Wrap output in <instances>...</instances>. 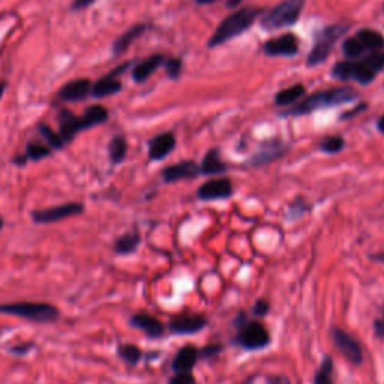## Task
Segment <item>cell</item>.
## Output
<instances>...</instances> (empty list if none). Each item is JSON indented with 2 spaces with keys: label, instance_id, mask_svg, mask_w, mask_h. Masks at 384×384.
Here are the masks:
<instances>
[{
  "label": "cell",
  "instance_id": "12",
  "mask_svg": "<svg viewBox=\"0 0 384 384\" xmlns=\"http://www.w3.org/2000/svg\"><path fill=\"white\" fill-rule=\"evenodd\" d=\"M231 194H233V185H231L230 179L226 177L209 180L197 191V197L203 201L228 198Z\"/></svg>",
  "mask_w": 384,
  "mask_h": 384
},
{
  "label": "cell",
  "instance_id": "16",
  "mask_svg": "<svg viewBox=\"0 0 384 384\" xmlns=\"http://www.w3.org/2000/svg\"><path fill=\"white\" fill-rule=\"evenodd\" d=\"M200 167L194 163V161H182V163L176 165H170L163 171V179L167 182V184H171V182H177V180H184V179H194L198 176Z\"/></svg>",
  "mask_w": 384,
  "mask_h": 384
},
{
  "label": "cell",
  "instance_id": "10",
  "mask_svg": "<svg viewBox=\"0 0 384 384\" xmlns=\"http://www.w3.org/2000/svg\"><path fill=\"white\" fill-rule=\"evenodd\" d=\"M128 66L129 64H124L111 71L110 74L101 77L96 83L92 84V94L90 95L101 99V98H107V96L119 94L120 90H122V83L117 80V75L122 74V71H125Z\"/></svg>",
  "mask_w": 384,
  "mask_h": 384
},
{
  "label": "cell",
  "instance_id": "8",
  "mask_svg": "<svg viewBox=\"0 0 384 384\" xmlns=\"http://www.w3.org/2000/svg\"><path fill=\"white\" fill-rule=\"evenodd\" d=\"M237 341L242 347H245L248 350H260L269 346L270 337L266 327L261 325L258 321H249L240 327Z\"/></svg>",
  "mask_w": 384,
  "mask_h": 384
},
{
  "label": "cell",
  "instance_id": "40",
  "mask_svg": "<svg viewBox=\"0 0 384 384\" xmlns=\"http://www.w3.org/2000/svg\"><path fill=\"white\" fill-rule=\"evenodd\" d=\"M267 384H290V380L287 377H274L267 380Z\"/></svg>",
  "mask_w": 384,
  "mask_h": 384
},
{
  "label": "cell",
  "instance_id": "7",
  "mask_svg": "<svg viewBox=\"0 0 384 384\" xmlns=\"http://www.w3.org/2000/svg\"><path fill=\"white\" fill-rule=\"evenodd\" d=\"M83 212H84V206L82 203H78V201H73V203H65L54 207L34 210L32 219L35 224H53V222L64 221L71 216L82 215Z\"/></svg>",
  "mask_w": 384,
  "mask_h": 384
},
{
  "label": "cell",
  "instance_id": "44",
  "mask_svg": "<svg viewBox=\"0 0 384 384\" xmlns=\"http://www.w3.org/2000/svg\"><path fill=\"white\" fill-rule=\"evenodd\" d=\"M198 3H212V2H216V0H197Z\"/></svg>",
  "mask_w": 384,
  "mask_h": 384
},
{
  "label": "cell",
  "instance_id": "22",
  "mask_svg": "<svg viewBox=\"0 0 384 384\" xmlns=\"http://www.w3.org/2000/svg\"><path fill=\"white\" fill-rule=\"evenodd\" d=\"M82 117V122H83V128L84 131L86 129H90V128H95L98 125H103L107 122L108 119V110L104 107V105H90Z\"/></svg>",
  "mask_w": 384,
  "mask_h": 384
},
{
  "label": "cell",
  "instance_id": "33",
  "mask_svg": "<svg viewBox=\"0 0 384 384\" xmlns=\"http://www.w3.org/2000/svg\"><path fill=\"white\" fill-rule=\"evenodd\" d=\"M342 50H344V54H346L348 59L359 57L363 52H365V48H363V45L360 44V41L356 36L346 39V43L342 45Z\"/></svg>",
  "mask_w": 384,
  "mask_h": 384
},
{
  "label": "cell",
  "instance_id": "27",
  "mask_svg": "<svg viewBox=\"0 0 384 384\" xmlns=\"http://www.w3.org/2000/svg\"><path fill=\"white\" fill-rule=\"evenodd\" d=\"M282 154H284V149H282V145H270L266 150L260 152L254 158L251 159L252 165H261V164H267L270 161H274L276 158H279Z\"/></svg>",
  "mask_w": 384,
  "mask_h": 384
},
{
  "label": "cell",
  "instance_id": "21",
  "mask_svg": "<svg viewBox=\"0 0 384 384\" xmlns=\"http://www.w3.org/2000/svg\"><path fill=\"white\" fill-rule=\"evenodd\" d=\"M198 350L192 346H186L184 348H180L177 356L173 360V369L175 372H191V369L194 368L195 362L198 359Z\"/></svg>",
  "mask_w": 384,
  "mask_h": 384
},
{
  "label": "cell",
  "instance_id": "14",
  "mask_svg": "<svg viewBox=\"0 0 384 384\" xmlns=\"http://www.w3.org/2000/svg\"><path fill=\"white\" fill-rule=\"evenodd\" d=\"M207 325L203 316H180L168 323V329L176 335H192Z\"/></svg>",
  "mask_w": 384,
  "mask_h": 384
},
{
  "label": "cell",
  "instance_id": "5",
  "mask_svg": "<svg viewBox=\"0 0 384 384\" xmlns=\"http://www.w3.org/2000/svg\"><path fill=\"white\" fill-rule=\"evenodd\" d=\"M346 32H347L346 26H332L323 30V32L317 36L314 48H312V52L308 57V65L316 66L325 62L332 52V47L338 41V38Z\"/></svg>",
  "mask_w": 384,
  "mask_h": 384
},
{
  "label": "cell",
  "instance_id": "9",
  "mask_svg": "<svg viewBox=\"0 0 384 384\" xmlns=\"http://www.w3.org/2000/svg\"><path fill=\"white\" fill-rule=\"evenodd\" d=\"M330 335H332L333 342H335V346L338 347V350L344 355V357H346L348 362H351L353 365H360L363 360V355H362V348L357 344V341L351 335H348L346 330L338 329V327H333Z\"/></svg>",
  "mask_w": 384,
  "mask_h": 384
},
{
  "label": "cell",
  "instance_id": "6",
  "mask_svg": "<svg viewBox=\"0 0 384 384\" xmlns=\"http://www.w3.org/2000/svg\"><path fill=\"white\" fill-rule=\"evenodd\" d=\"M333 75L339 80H356L362 84L371 83L377 75V71L374 69L367 59L355 62V60H348V62H339L333 68Z\"/></svg>",
  "mask_w": 384,
  "mask_h": 384
},
{
  "label": "cell",
  "instance_id": "17",
  "mask_svg": "<svg viewBox=\"0 0 384 384\" xmlns=\"http://www.w3.org/2000/svg\"><path fill=\"white\" fill-rule=\"evenodd\" d=\"M176 147V138L171 133L156 135L149 143V158L152 161H161L168 156Z\"/></svg>",
  "mask_w": 384,
  "mask_h": 384
},
{
  "label": "cell",
  "instance_id": "41",
  "mask_svg": "<svg viewBox=\"0 0 384 384\" xmlns=\"http://www.w3.org/2000/svg\"><path fill=\"white\" fill-rule=\"evenodd\" d=\"M219 350H221V347H218V346L216 347H206L201 353H206V356H209V355L214 356V355H212V353H218Z\"/></svg>",
  "mask_w": 384,
  "mask_h": 384
},
{
  "label": "cell",
  "instance_id": "30",
  "mask_svg": "<svg viewBox=\"0 0 384 384\" xmlns=\"http://www.w3.org/2000/svg\"><path fill=\"white\" fill-rule=\"evenodd\" d=\"M52 147L50 146H45V145H39V143H29L26 146V152H24V156L27 161H41L47 156L52 155Z\"/></svg>",
  "mask_w": 384,
  "mask_h": 384
},
{
  "label": "cell",
  "instance_id": "25",
  "mask_svg": "<svg viewBox=\"0 0 384 384\" xmlns=\"http://www.w3.org/2000/svg\"><path fill=\"white\" fill-rule=\"evenodd\" d=\"M140 242H141V239H140V235L137 233V231H131V233L120 236L115 244L116 254H119V256L133 254V252L137 251Z\"/></svg>",
  "mask_w": 384,
  "mask_h": 384
},
{
  "label": "cell",
  "instance_id": "2",
  "mask_svg": "<svg viewBox=\"0 0 384 384\" xmlns=\"http://www.w3.org/2000/svg\"><path fill=\"white\" fill-rule=\"evenodd\" d=\"M0 314L14 316L34 323H53L59 318V309L45 302H14L0 303Z\"/></svg>",
  "mask_w": 384,
  "mask_h": 384
},
{
  "label": "cell",
  "instance_id": "43",
  "mask_svg": "<svg viewBox=\"0 0 384 384\" xmlns=\"http://www.w3.org/2000/svg\"><path fill=\"white\" fill-rule=\"evenodd\" d=\"M378 129H380L381 133L384 134V116L380 119V122H378Z\"/></svg>",
  "mask_w": 384,
  "mask_h": 384
},
{
  "label": "cell",
  "instance_id": "15",
  "mask_svg": "<svg viewBox=\"0 0 384 384\" xmlns=\"http://www.w3.org/2000/svg\"><path fill=\"white\" fill-rule=\"evenodd\" d=\"M265 52L270 56H295L299 52V43L295 35H282L265 44Z\"/></svg>",
  "mask_w": 384,
  "mask_h": 384
},
{
  "label": "cell",
  "instance_id": "4",
  "mask_svg": "<svg viewBox=\"0 0 384 384\" xmlns=\"http://www.w3.org/2000/svg\"><path fill=\"white\" fill-rule=\"evenodd\" d=\"M305 5V0H286L261 20V26L267 30H276L295 24Z\"/></svg>",
  "mask_w": 384,
  "mask_h": 384
},
{
  "label": "cell",
  "instance_id": "18",
  "mask_svg": "<svg viewBox=\"0 0 384 384\" xmlns=\"http://www.w3.org/2000/svg\"><path fill=\"white\" fill-rule=\"evenodd\" d=\"M131 326L145 332L149 338H159L164 333V325L149 314H135L131 317Z\"/></svg>",
  "mask_w": 384,
  "mask_h": 384
},
{
  "label": "cell",
  "instance_id": "47",
  "mask_svg": "<svg viewBox=\"0 0 384 384\" xmlns=\"http://www.w3.org/2000/svg\"><path fill=\"white\" fill-rule=\"evenodd\" d=\"M383 327H384V321H383Z\"/></svg>",
  "mask_w": 384,
  "mask_h": 384
},
{
  "label": "cell",
  "instance_id": "45",
  "mask_svg": "<svg viewBox=\"0 0 384 384\" xmlns=\"http://www.w3.org/2000/svg\"><path fill=\"white\" fill-rule=\"evenodd\" d=\"M2 228H3V218L0 216V231H2Z\"/></svg>",
  "mask_w": 384,
  "mask_h": 384
},
{
  "label": "cell",
  "instance_id": "11",
  "mask_svg": "<svg viewBox=\"0 0 384 384\" xmlns=\"http://www.w3.org/2000/svg\"><path fill=\"white\" fill-rule=\"evenodd\" d=\"M92 84L94 83L89 78L73 80L59 90L57 98L65 103H80L92 94Z\"/></svg>",
  "mask_w": 384,
  "mask_h": 384
},
{
  "label": "cell",
  "instance_id": "36",
  "mask_svg": "<svg viewBox=\"0 0 384 384\" xmlns=\"http://www.w3.org/2000/svg\"><path fill=\"white\" fill-rule=\"evenodd\" d=\"M165 69H167V74L171 78H176L180 74L182 62H180L179 59H170V60H167V62H165Z\"/></svg>",
  "mask_w": 384,
  "mask_h": 384
},
{
  "label": "cell",
  "instance_id": "38",
  "mask_svg": "<svg viewBox=\"0 0 384 384\" xmlns=\"http://www.w3.org/2000/svg\"><path fill=\"white\" fill-rule=\"evenodd\" d=\"M34 347H35V346H34L32 342H27V344H22V346L13 347L9 351H11L13 355H15V356H24V355H27V353H29L30 350H32Z\"/></svg>",
  "mask_w": 384,
  "mask_h": 384
},
{
  "label": "cell",
  "instance_id": "46",
  "mask_svg": "<svg viewBox=\"0 0 384 384\" xmlns=\"http://www.w3.org/2000/svg\"><path fill=\"white\" fill-rule=\"evenodd\" d=\"M236 3H239V0H231V2L228 5L231 6V5H236Z\"/></svg>",
  "mask_w": 384,
  "mask_h": 384
},
{
  "label": "cell",
  "instance_id": "34",
  "mask_svg": "<svg viewBox=\"0 0 384 384\" xmlns=\"http://www.w3.org/2000/svg\"><path fill=\"white\" fill-rule=\"evenodd\" d=\"M344 140L341 137H327L320 143V149L326 154H338L344 149Z\"/></svg>",
  "mask_w": 384,
  "mask_h": 384
},
{
  "label": "cell",
  "instance_id": "37",
  "mask_svg": "<svg viewBox=\"0 0 384 384\" xmlns=\"http://www.w3.org/2000/svg\"><path fill=\"white\" fill-rule=\"evenodd\" d=\"M96 0H73V3H71V11L78 13L83 11V9H87L92 6Z\"/></svg>",
  "mask_w": 384,
  "mask_h": 384
},
{
  "label": "cell",
  "instance_id": "19",
  "mask_svg": "<svg viewBox=\"0 0 384 384\" xmlns=\"http://www.w3.org/2000/svg\"><path fill=\"white\" fill-rule=\"evenodd\" d=\"M164 64V56L163 54H154L147 57L143 62H140L133 69V78L137 83H143L146 80L155 73V71Z\"/></svg>",
  "mask_w": 384,
  "mask_h": 384
},
{
  "label": "cell",
  "instance_id": "3",
  "mask_svg": "<svg viewBox=\"0 0 384 384\" xmlns=\"http://www.w3.org/2000/svg\"><path fill=\"white\" fill-rule=\"evenodd\" d=\"M258 14H260V9L257 8H245V9H240V11L235 14L228 15L224 22L219 24L214 36L210 38L209 47L215 48L221 44L230 41V39L239 36L240 34H244L245 30L249 29L251 24L254 23V20L257 18Z\"/></svg>",
  "mask_w": 384,
  "mask_h": 384
},
{
  "label": "cell",
  "instance_id": "23",
  "mask_svg": "<svg viewBox=\"0 0 384 384\" xmlns=\"http://www.w3.org/2000/svg\"><path fill=\"white\" fill-rule=\"evenodd\" d=\"M128 154V143L126 138L124 135H116L111 138L110 145H108V156L113 165L122 164L124 159L126 158Z\"/></svg>",
  "mask_w": 384,
  "mask_h": 384
},
{
  "label": "cell",
  "instance_id": "29",
  "mask_svg": "<svg viewBox=\"0 0 384 384\" xmlns=\"http://www.w3.org/2000/svg\"><path fill=\"white\" fill-rule=\"evenodd\" d=\"M117 355L124 362H126L128 365L134 367L141 359V350L137 346H133V344H124V346H120L117 348Z\"/></svg>",
  "mask_w": 384,
  "mask_h": 384
},
{
  "label": "cell",
  "instance_id": "31",
  "mask_svg": "<svg viewBox=\"0 0 384 384\" xmlns=\"http://www.w3.org/2000/svg\"><path fill=\"white\" fill-rule=\"evenodd\" d=\"M38 131H39V134H41L44 137V140L47 141V146H50L53 150H60L65 146L62 137L59 135V133H54V131L48 125L41 124L38 126Z\"/></svg>",
  "mask_w": 384,
  "mask_h": 384
},
{
  "label": "cell",
  "instance_id": "42",
  "mask_svg": "<svg viewBox=\"0 0 384 384\" xmlns=\"http://www.w3.org/2000/svg\"><path fill=\"white\" fill-rule=\"evenodd\" d=\"M5 90H6V83L5 82H0V99H2Z\"/></svg>",
  "mask_w": 384,
  "mask_h": 384
},
{
  "label": "cell",
  "instance_id": "28",
  "mask_svg": "<svg viewBox=\"0 0 384 384\" xmlns=\"http://www.w3.org/2000/svg\"><path fill=\"white\" fill-rule=\"evenodd\" d=\"M303 94H305V87L303 86H300V84L291 86L288 89L281 90V92L275 98V103L278 105H290L295 103V101H297L300 96H303Z\"/></svg>",
  "mask_w": 384,
  "mask_h": 384
},
{
  "label": "cell",
  "instance_id": "39",
  "mask_svg": "<svg viewBox=\"0 0 384 384\" xmlns=\"http://www.w3.org/2000/svg\"><path fill=\"white\" fill-rule=\"evenodd\" d=\"M269 303L266 300H258L256 303V307H254V314L258 316V317H263V316H266L267 312H269Z\"/></svg>",
  "mask_w": 384,
  "mask_h": 384
},
{
  "label": "cell",
  "instance_id": "1",
  "mask_svg": "<svg viewBox=\"0 0 384 384\" xmlns=\"http://www.w3.org/2000/svg\"><path fill=\"white\" fill-rule=\"evenodd\" d=\"M356 99V92L351 87H333L323 90V92L314 94L308 99L303 101V103L297 104L295 108L286 111V116H300V115H308L316 110L327 108V107H335L351 103V101Z\"/></svg>",
  "mask_w": 384,
  "mask_h": 384
},
{
  "label": "cell",
  "instance_id": "32",
  "mask_svg": "<svg viewBox=\"0 0 384 384\" xmlns=\"http://www.w3.org/2000/svg\"><path fill=\"white\" fill-rule=\"evenodd\" d=\"M332 369H333V362L329 356L325 357L323 360L320 369L316 374V380L314 384H333L332 381Z\"/></svg>",
  "mask_w": 384,
  "mask_h": 384
},
{
  "label": "cell",
  "instance_id": "20",
  "mask_svg": "<svg viewBox=\"0 0 384 384\" xmlns=\"http://www.w3.org/2000/svg\"><path fill=\"white\" fill-rule=\"evenodd\" d=\"M146 30H147L146 24H135L134 27L128 29L125 34L120 35L116 39V41H115V44H113V53L116 56L124 54L126 52V50L131 47V44L135 43L137 39L146 32Z\"/></svg>",
  "mask_w": 384,
  "mask_h": 384
},
{
  "label": "cell",
  "instance_id": "26",
  "mask_svg": "<svg viewBox=\"0 0 384 384\" xmlns=\"http://www.w3.org/2000/svg\"><path fill=\"white\" fill-rule=\"evenodd\" d=\"M360 44L363 45L365 50H374V52H378V50H383L384 47V38L381 34L376 32V30H360L356 36Z\"/></svg>",
  "mask_w": 384,
  "mask_h": 384
},
{
  "label": "cell",
  "instance_id": "24",
  "mask_svg": "<svg viewBox=\"0 0 384 384\" xmlns=\"http://www.w3.org/2000/svg\"><path fill=\"white\" fill-rule=\"evenodd\" d=\"M226 170H227V165L221 161L216 149H212L207 152V155L203 159V164H201V167H200L201 173L209 175V176L224 173Z\"/></svg>",
  "mask_w": 384,
  "mask_h": 384
},
{
  "label": "cell",
  "instance_id": "35",
  "mask_svg": "<svg viewBox=\"0 0 384 384\" xmlns=\"http://www.w3.org/2000/svg\"><path fill=\"white\" fill-rule=\"evenodd\" d=\"M168 384H195V381L191 372H177L175 377L170 378Z\"/></svg>",
  "mask_w": 384,
  "mask_h": 384
},
{
  "label": "cell",
  "instance_id": "13",
  "mask_svg": "<svg viewBox=\"0 0 384 384\" xmlns=\"http://www.w3.org/2000/svg\"><path fill=\"white\" fill-rule=\"evenodd\" d=\"M57 119H59V135L62 137L65 145L71 143L78 133L84 131L82 117L71 113V111L66 108H62L59 111Z\"/></svg>",
  "mask_w": 384,
  "mask_h": 384
}]
</instances>
